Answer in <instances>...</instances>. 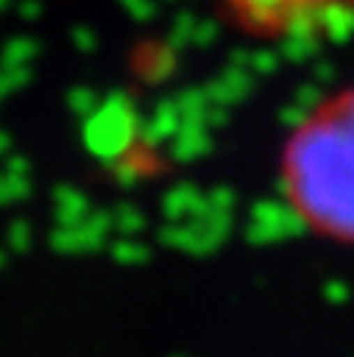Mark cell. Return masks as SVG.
Instances as JSON below:
<instances>
[{"mask_svg":"<svg viewBox=\"0 0 354 357\" xmlns=\"http://www.w3.org/2000/svg\"><path fill=\"white\" fill-rule=\"evenodd\" d=\"M286 204L314 235L354 245V85L320 98L279 154Z\"/></svg>","mask_w":354,"mask_h":357,"instance_id":"cell-1","label":"cell"},{"mask_svg":"<svg viewBox=\"0 0 354 357\" xmlns=\"http://www.w3.org/2000/svg\"><path fill=\"white\" fill-rule=\"evenodd\" d=\"M220 19L251 41H320L351 29L354 0H220Z\"/></svg>","mask_w":354,"mask_h":357,"instance_id":"cell-2","label":"cell"}]
</instances>
